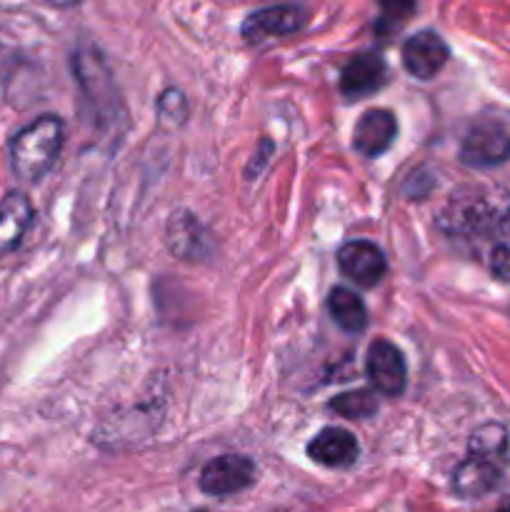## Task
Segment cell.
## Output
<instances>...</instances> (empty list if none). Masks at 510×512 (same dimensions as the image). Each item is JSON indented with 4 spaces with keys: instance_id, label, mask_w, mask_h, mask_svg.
<instances>
[{
    "instance_id": "obj_1",
    "label": "cell",
    "mask_w": 510,
    "mask_h": 512,
    "mask_svg": "<svg viewBox=\"0 0 510 512\" xmlns=\"http://www.w3.org/2000/svg\"><path fill=\"white\" fill-rule=\"evenodd\" d=\"M63 120L58 115H40L10 140V170L25 183H38L58 160L63 148Z\"/></svg>"
},
{
    "instance_id": "obj_22",
    "label": "cell",
    "mask_w": 510,
    "mask_h": 512,
    "mask_svg": "<svg viewBox=\"0 0 510 512\" xmlns=\"http://www.w3.org/2000/svg\"><path fill=\"white\" fill-rule=\"evenodd\" d=\"M50 3H55V5H73V3H78V0H50Z\"/></svg>"
},
{
    "instance_id": "obj_16",
    "label": "cell",
    "mask_w": 510,
    "mask_h": 512,
    "mask_svg": "<svg viewBox=\"0 0 510 512\" xmlns=\"http://www.w3.org/2000/svg\"><path fill=\"white\" fill-rule=\"evenodd\" d=\"M328 310L333 323L350 335L363 333L365 325H368V310H365V303L348 288L330 290Z\"/></svg>"
},
{
    "instance_id": "obj_12",
    "label": "cell",
    "mask_w": 510,
    "mask_h": 512,
    "mask_svg": "<svg viewBox=\"0 0 510 512\" xmlns=\"http://www.w3.org/2000/svg\"><path fill=\"white\" fill-rule=\"evenodd\" d=\"M398 135V120L390 110L375 108L360 115L353 130V148L365 158H378L393 145Z\"/></svg>"
},
{
    "instance_id": "obj_15",
    "label": "cell",
    "mask_w": 510,
    "mask_h": 512,
    "mask_svg": "<svg viewBox=\"0 0 510 512\" xmlns=\"http://www.w3.org/2000/svg\"><path fill=\"white\" fill-rule=\"evenodd\" d=\"M168 248L183 260H200L208 248L203 228L190 213H173L168 220Z\"/></svg>"
},
{
    "instance_id": "obj_5",
    "label": "cell",
    "mask_w": 510,
    "mask_h": 512,
    "mask_svg": "<svg viewBox=\"0 0 510 512\" xmlns=\"http://www.w3.org/2000/svg\"><path fill=\"white\" fill-rule=\"evenodd\" d=\"M253 480V460L243 458V455H220V458L210 460L200 473V490L215 495V498H225V495H235L250 488Z\"/></svg>"
},
{
    "instance_id": "obj_10",
    "label": "cell",
    "mask_w": 510,
    "mask_h": 512,
    "mask_svg": "<svg viewBox=\"0 0 510 512\" xmlns=\"http://www.w3.org/2000/svg\"><path fill=\"white\" fill-rule=\"evenodd\" d=\"M500 455L470 450L468 458L458 465L453 475L455 493L463 498H483L500 483Z\"/></svg>"
},
{
    "instance_id": "obj_2",
    "label": "cell",
    "mask_w": 510,
    "mask_h": 512,
    "mask_svg": "<svg viewBox=\"0 0 510 512\" xmlns=\"http://www.w3.org/2000/svg\"><path fill=\"white\" fill-rule=\"evenodd\" d=\"M510 158V113L488 108L473 118L460 143V160L468 168H495Z\"/></svg>"
},
{
    "instance_id": "obj_17",
    "label": "cell",
    "mask_w": 510,
    "mask_h": 512,
    "mask_svg": "<svg viewBox=\"0 0 510 512\" xmlns=\"http://www.w3.org/2000/svg\"><path fill=\"white\" fill-rule=\"evenodd\" d=\"M330 408L348 420H365L375 415L378 400H375V395L370 393V390H355V393H340L338 398L330 403Z\"/></svg>"
},
{
    "instance_id": "obj_21",
    "label": "cell",
    "mask_w": 510,
    "mask_h": 512,
    "mask_svg": "<svg viewBox=\"0 0 510 512\" xmlns=\"http://www.w3.org/2000/svg\"><path fill=\"white\" fill-rule=\"evenodd\" d=\"M498 512H510V498H505L503 503H500V508H498Z\"/></svg>"
},
{
    "instance_id": "obj_11",
    "label": "cell",
    "mask_w": 510,
    "mask_h": 512,
    "mask_svg": "<svg viewBox=\"0 0 510 512\" xmlns=\"http://www.w3.org/2000/svg\"><path fill=\"white\" fill-rule=\"evenodd\" d=\"M388 80V65L378 53H360L340 73V93L348 100L378 93Z\"/></svg>"
},
{
    "instance_id": "obj_8",
    "label": "cell",
    "mask_w": 510,
    "mask_h": 512,
    "mask_svg": "<svg viewBox=\"0 0 510 512\" xmlns=\"http://www.w3.org/2000/svg\"><path fill=\"white\" fill-rule=\"evenodd\" d=\"M338 268L355 285L370 288V285L383 278L388 263H385L383 250L375 243H370V240H350L338 250Z\"/></svg>"
},
{
    "instance_id": "obj_6",
    "label": "cell",
    "mask_w": 510,
    "mask_h": 512,
    "mask_svg": "<svg viewBox=\"0 0 510 512\" xmlns=\"http://www.w3.org/2000/svg\"><path fill=\"white\" fill-rule=\"evenodd\" d=\"M365 370L378 393L388 395V398H398L408 383V368H405L403 353L395 348L388 340H375L368 348V360H365Z\"/></svg>"
},
{
    "instance_id": "obj_13",
    "label": "cell",
    "mask_w": 510,
    "mask_h": 512,
    "mask_svg": "<svg viewBox=\"0 0 510 512\" xmlns=\"http://www.w3.org/2000/svg\"><path fill=\"white\" fill-rule=\"evenodd\" d=\"M358 440L343 428H323L308 443V458L325 468H348L358 460Z\"/></svg>"
},
{
    "instance_id": "obj_20",
    "label": "cell",
    "mask_w": 510,
    "mask_h": 512,
    "mask_svg": "<svg viewBox=\"0 0 510 512\" xmlns=\"http://www.w3.org/2000/svg\"><path fill=\"white\" fill-rule=\"evenodd\" d=\"M490 265H493V273L498 275L500 280H508L510 283V248H505V245L495 248Z\"/></svg>"
},
{
    "instance_id": "obj_7",
    "label": "cell",
    "mask_w": 510,
    "mask_h": 512,
    "mask_svg": "<svg viewBox=\"0 0 510 512\" xmlns=\"http://www.w3.org/2000/svg\"><path fill=\"white\" fill-rule=\"evenodd\" d=\"M308 20V13L298 5H270V8L255 10L245 18L243 38L248 43H263L268 38H283V35L300 30Z\"/></svg>"
},
{
    "instance_id": "obj_14",
    "label": "cell",
    "mask_w": 510,
    "mask_h": 512,
    "mask_svg": "<svg viewBox=\"0 0 510 512\" xmlns=\"http://www.w3.org/2000/svg\"><path fill=\"white\" fill-rule=\"evenodd\" d=\"M33 223V205L28 195L8 193L0 200V255H8L23 243Z\"/></svg>"
},
{
    "instance_id": "obj_18",
    "label": "cell",
    "mask_w": 510,
    "mask_h": 512,
    "mask_svg": "<svg viewBox=\"0 0 510 512\" xmlns=\"http://www.w3.org/2000/svg\"><path fill=\"white\" fill-rule=\"evenodd\" d=\"M380 10H383V23L400 25L408 20L415 10V0H378Z\"/></svg>"
},
{
    "instance_id": "obj_4",
    "label": "cell",
    "mask_w": 510,
    "mask_h": 512,
    "mask_svg": "<svg viewBox=\"0 0 510 512\" xmlns=\"http://www.w3.org/2000/svg\"><path fill=\"white\" fill-rule=\"evenodd\" d=\"M505 218V200L485 193L468 190L465 195H453L448 210L443 213V225L453 233H473L488 230Z\"/></svg>"
},
{
    "instance_id": "obj_3",
    "label": "cell",
    "mask_w": 510,
    "mask_h": 512,
    "mask_svg": "<svg viewBox=\"0 0 510 512\" xmlns=\"http://www.w3.org/2000/svg\"><path fill=\"white\" fill-rule=\"evenodd\" d=\"M73 73L93 113L103 120H113L110 115L115 113V105H118V93H115L113 78H110L103 55L95 48L75 50Z\"/></svg>"
},
{
    "instance_id": "obj_19",
    "label": "cell",
    "mask_w": 510,
    "mask_h": 512,
    "mask_svg": "<svg viewBox=\"0 0 510 512\" xmlns=\"http://www.w3.org/2000/svg\"><path fill=\"white\" fill-rule=\"evenodd\" d=\"M158 113L160 118H178L183 120L185 118V100L183 95L175 93V90H168V93L160 95L158 100Z\"/></svg>"
},
{
    "instance_id": "obj_9",
    "label": "cell",
    "mask_w": 510,
    "mask_h": 512,
    "mask_svg": "<svg viewBox=\"0 0 510 512\" xmlns=\"http://www.w3.org/2000/svg\"><path fill=\"white\" fill-rule=\"evenodd\" d=\"M450 50L445 40L433 30H420L403 45V65L413 78L430 80L448 63Z\"/></svg>"
}]
</instances>
